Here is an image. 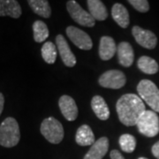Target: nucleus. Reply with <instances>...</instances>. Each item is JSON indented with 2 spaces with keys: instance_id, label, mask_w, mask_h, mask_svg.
<instances>
[{
  "instance_id": "nucleus-26",
  "label": "nucleus",
  "mask_w": 159,
  "mask_h": 159,
  "mask_svg": "<svg viewBox=\"0 0 159 159\" xmlns=\"http://www.w3.org/2000/svg\"><path fill=\"white\" fill-rule=\"evenodd\" d=\"M110 157H111V159H125V157L122 156V154L117 149H113V150L111 151Z\"/></svg>"
},
{
  "instance_id": "nucleus-1",
  "label": "nucleus",
  "mask_w": 159,
  "mask_h": 159,
  "mask_svg": "<svg viewBox=\"0 0 159 159\" xmlns=\"http://www.w3.org/2000/svg\"><path fill=\"white\" fill-rule=\"evenodd\" d=\"M116 110L119 121L126 126L136 125L137 121L146 111L142 99L135 94H125L118 100Z\"/></svg>"
},
{
  "instance_id": "nucleus-15",
  "label": "nucleus",
  "mask_w": 159,
  "mask_h": 159,
  "mask_svg": "<svg viewBox=\"0 0 159 159\" xmlns=\"http://www.w3.org/2000/svg\"><path fill=\"white\" fill-rule=\"evenodd\" d=\"M21 7L16 0H0V16L18 19L21 16Z\"/></svg>"
},
{
  "instance_id": "nucleus-4",
  "label": "nucleus",
  "mask_w": 159,
  "mask_h": 159,
  "mask_svg": "<svg viewBox=\"0 0 159 159\" xmlns=\"http://www.w3.org/2000/svg\"><path fill=\"white\" fill-rule=\"evenodd\" d=\"M136 125L142 135L149 138L157 136L159 134V117L157 112L146 110L139 118Z\"/></svg>"
},
{
  "instance_id": "nucleus-16",
  "label": "nucleus",
  "mask_w": 159,
  "mask_h": 159,
  "mask_svg": "<svg viewBox=\"0 0 159 159\" xmlns=\"http://www.w3.org/2000/svg\"><path fill=\"white\" fill-rule=\"evenodd\" d=\"M111 16L114 21L121 27L122 29H126L129 26L130 19L127 9L122 4L116 3L111 8Z\"/></svg>"
},
{
  "instance_id": "nucleus-17",
  "label": "nucleus",
  "mask_w": 159,
  "mask_h": 159,
  "mask_svg": "<svg viewBox=\"0 0 159 159\" xmlns=\"http://www.w3.org/2000/svg\"><path fill=\"white\" fill-rule=\"evenodd\" d=\"M75 141L77 144L83 147L93 145L96 142V140H95V134L90 126L88 125H80L76 132Z\"/></svg>"
},
{
  "instance_id": "nucleus-24",
  "label": "nucleus",
  "mask_w": 159,
  "mask_h": 159,
  "mask_svg": "<svg viewBox=\"0 0 159 159\" xmlns=\"http://www.w3.org/2000/svg\"><path fill=\"white\" fill-rule=\"evenodd\" d=\"M119 147L125 153H133L136 148L135 137L129 134H124L119 137Z\"/></svg>"
},
{
  "instance_id": "nucleus-14",
  "label": "nucleus",
  "mask_w": 159,
  "mask_h": 159,
  "mask_svg": "<svg viewBox=\"0 0 159 159\" xmlns=\"http://www.w3.org/2000/svg\"><path fill=\"white\" fill-rule=\"evenodd\" d=\"M116 43L111 36H102L99 43V57L102 60L107 61L114 57L117 53Z\"/></svg>"
},
{
  "instance_id": "nucleus-11",
  "label": "nucleus",
  "mask_w": 159,
  "mask_h": 159,
  "mask_svg": "<svg viewBox=\"0 0 159 159\" xmlns=\"http://www.w3.org/2000/svg\"><path fill=\"white\" fill-rule=\"evenodd\" d=\"M56 43L61 59L65 66H66L67 67H74L77 62L76 57L71 51L66 40L65 39L62 34H57L56 37Z\"/></svg>"
},
{
  "instance_id": "nucleus-8",
  "label": "nucleus",
  "mask_w": 159,
  "mask_h": 159,
  "mask_svg": "<svg viewBox=\"0 0 159 159\" xmlns=\"http://www.w3.org/2000/svg\"><path fill=\"white\" fill-rule=\"evenodd\" d=\"M66 32L69 39L79 49L83 51H89L92 49L93 43L90 36L81 29L74 26H69L66 28Z\"/></svg>"
},
{
  "instance_id": "nucleus-13",
  "label": "nucleus",
  "mask_w": 159,
  "mask_h": 159,
  "mask_svg": "<svg viewBox=\"0 0 159 159\" xmlns=\"http://www.w3.org/2000/svg\"><path fill=\"white\" fill-rule=\"evenodd\" d=\"M109 149V140L107 137H101L91 146L83 159H102Z\"/></svg>"
},
{
  "instance_id": "nucleus-9",
  "label": "nucleus",
  "mask_w": 159,
  "mask_h": 159,
  "mask_svg": "<svg viewBox=\"0 0 159 159\" xmlns=\"http://www.w3.org/2000/svg\"><path fill=\"white\" fill-rule=\"evenodd\" d=\"M132 34L138 44L145 49L153 50L157 43V35L150 30L142 29L139 26H134L132 29Z\"/></svg>"
},
{
  "instance_id": "nucleus-29",
  "label": "nucleus",
  "mask_w": 159,
  "mask_h": 159,
  "mask_svg": "<svg viewBox=\"0 0 159 159\" xmlns=\"http://www.w3.org/2000/svg\"><path fill=\"white\" fill-rule=\"evenodd\" d=\"M138 159H148V158H146V157H139Z\"/></svg>"
},
{
  "instance_id": "nucleus-22",
  "label": "nucleus",
  "mask_w": 159,
  "mask_h": 159,
  "mask_svg": "<svg viewBox=\"0 0 159 159\" xmlns=\"http://www.w3.org/2000/svg\"><path fill=\"white\" fill-rule=\"evenodd\" d=\"M34 40L36 43L44 42L49 36V29L45 23L42 20H35L33 24Z\"/></svg>"
},
{
  "instance_id": "nucleus-7",
  "label": "nucleus",
  "mask_w": 159,
  "mask_h": 159,
  "mask_svg": "<svg viewBox=\"0 0 159 159\" xmlns=\"http://www.w3.org/2000/svg\"><path fill=\"white\" fill-rule=\"evenodd\" d=\"M126 77L123 72L119 70H109L99 77L98 83L105 89H119L125 85Z\"/></svg>"
},
{
  "instance_id": "nucleus-25",
  "label": "nucleus",
  "mask_w": 159,
  "mask_h": 159,
  "mask_svg": "<svg viewBox=\"0 0 159 159\" xmlns=\"http://www.w3.org/2000/svg\"><path fill=\"white\" fill-rule=\"evenodd\" d=\"M128 3L140 12H147L149 10V4L147 0H129Z\"/></svg>"
},
{
  "instance_id": "nucleus-21",
  "label": "nucleus",
  "mask_w": 159,
  "mask_h": 159,
  "mask_svg": "<svg viewBox=\"0 0 159 159\" xmlns=\"http://www.w3.org/2000/svg\"><path fill=\"white\" fill-rule=\"evenodd\" d=\"M28 4L32 11L37 15L45 19L51 17V9L47 0H29L28 1Z\"/></svg>"
},
{
  "instance_id": "nucleus-2",
  "label": "nucleus",
  "mask_w": 159,
  "mask_h": 159,
  "mask_svg": "<svg viewBox=\"0 0 159 159\" xmlns=\"http://www.w3.org/2000/svg\"><path fill=\"white\" fill-rule=\"evenodd\" d=\"M20 139V126L14 118H6L0 125V145L5 148L16 146Z\"/></svg>"
},
{
  "instance_id": "nucleus-6",
  "label": "nucleus",
  "mask_w": 159,
  "mask_h": 159,
  "mask_svg": "<svg viewBox=\"0 0 159 159\" xmlns=\"http://www.w3.org/2000/svg\"><path fill=\"white\" fill-rule=\"evenodd\" d=\"M66 8L70 16L76 23L87 28H92L96 25V20L92 17L89 11L84 10L74 0H69L66 3Z\"/></svg>"
},
{
  "instance_id": "nucleus-19",
  "label": "nucleus",
  "mask_w": 159,
  "mask_h": 159,
  "mask_svg": "<svg viewBox=\"0 0 159 159\" xmlns=\"http://www.w3.org/2000/svg\"><path fill=\"white\" fill-rule=\"evenodd\" d=\"M89 13L95 20L102 21L108 18V11L104 4L100 0H88L87 1Z\"/></svg>"
},
{
  "instance_id": "nucleus-10",
  "label": "nucleus",
  "mask_w": 159,
  "mask_h": 159,
  "mask_svg": "<svg viewBox=\"0 0 159 159\" xmlns=\"http://www.w3.org/2000/svg\"><path fill=\"white\" fill-rule=\"evenodd\" d=\"M59 109L65 119L68 121H74L78 117V107L73 97L64 95L58 101Z\"/></svg>"
},
{
  "instance_id": "nucleus-12",
  "label": "nucleus",
  "mask_w": 159,
  "mask_h": 159,
  "mask_svg": "<svg viewBox=\"0 0 159 159\" xmlns=\"http://www.w3.org/2000/svg\"><path fill=\"white\" fill-rule=\"evenodd\" d=\"M119 63L124 67H130L134 60V49L129 43L121 42L117 48Z\"/></svg>"
},
{
  "instance_id": "nucleus-28",
  "label": "nucleus",
  "mask_w": 159,
  "mask_h": 159,
  "mask_svg": "<svg viewBox=\"0 0 159 159\" xmlns=\"http://www.w3.org/2000/svg\"><path fill=\"white\" fill-rule=\"evenodd\" d=\"M4 103H5V98L2 93H0V115L3 111V109H4Z\"/></svg>"
},
{
  "instance_id": "nucleus-27",
  "label": "nucleus",
  "mask_w": 159,
  "mask_h": 159,
  "mask_svg": "<svg viewBox=\"0 0 159 159\" xmlns=\"http://www.w3.org/2000/svg\"><path fill=\"white\" fill-rule=\"evenodd\" d=\"M151 152L157 159H159V141L156 142L151 148Z\"/></svg>"
},
{
  "instance_id": "nucleus-23",
  "label": "nucleus",
  "mask_w": 159,
  "mask_h": 159,
  "mask_svg": "<svg viewBox=\"0 0 159 159\" xmlns=\"http://www.w3.org/2000/svg\"><path fill=\"white\" fill-rule=\"evenodd\" d=\"M42 57L47 64H54L57 58V48L51 42H46L41 49Z\"/></svg>"
},
{
  "instance_id": "nucleus-5",
  "label": "nucleus",
  "mask_w": 159,
  "mask_h": 159,
  "mask_svg": "<svg viewBox=\"0 0 159 159\" xmlns=\"http://www.w3.org/2000/svg\"><path fill=\"white\" fill-rule=\"evenodd\" d=\"M41 134L46 140L52 144H58L64 138V128L62 124L53 117L43 119L40 127Z\"/></svg>"
},
{
  "instance_id": "nucleus-18",
  "label": "nucleus",
  "mask_w": 159,
  "mask_h": 159,
  "mask_svg": "<svg viewBox=\"0 0 159 159\" xmlns=\"http://www.w3.org/2000/svg\"><path fill=\"white\" fill-rule=\"evenodd\" d=\"M91 108L99 119L107 120L110 118V110L108 105L101 96H95L92 98Z\"/></svg>"
},
{
  "instance_id": "nucleus-3",
  "label": "nucleus",
  "mask_w": 159,
  "mask_h": 159,
  "mask_svg": "<svg viewBox=\"0 0 159 159\" xmlns=\"http://www.w3.org/2000/svg\"><path fill=\"white\" fill-rule=\"evenodd\" d=\"M137 92L153 111L159 113V89L153 81L142 80L137 85Z\"/></svg>"
},
{
  "instance_id": "nucleus-20",
  "label": "nucleus",
  "mask_w": 159,
  "mask_h": 159,
  "mask_svg": "<svg viewBox=\"0 0 159 159\" xmlns=\"http://www.w3.org/2000/svg\"><path fill=\"white\" fill-rule=\"evenodd\" d=\"M137 66L142 71L143 74H156L159 70V66L157 62L148 56H142L137 61Z\"/></svg>"
}]
</instances>
